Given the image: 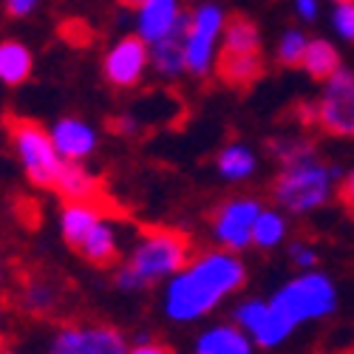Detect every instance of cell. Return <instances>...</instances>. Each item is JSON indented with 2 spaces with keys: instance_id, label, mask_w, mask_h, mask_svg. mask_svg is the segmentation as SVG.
Returning <instances> with one entry per match:
<instances>
[{
  "instance_id": "1",
  "label": "cell",
  "mask_w": 354,
  "mask_h": 354,
  "mask_svg": "<svg viewBox=\"0 0 354 354\" xmlns=\"http://www.w3.org/2000/svg\"><path fill=\"white\" fill-rule=\"evenodd\" d=\"M244 286V263L230 252H204L193 263H187L182 275H176L165 309L173 320L187 323L207 315L216 304H221L230 292Z\"/></svg>"
},
{
  "instance_id": "2",
  "label": "cell",
  "mask_w": 354,
  "mask_h": 354,
  "mask_svg": "<svg viewBox=\"0 0 354 354\" xmlns=\"http://www.w3.org/2000/svg\"><path fill=\"white\" fill-rule=\"evenodd\" d=\"M281 173L275 176L272 198L289 213H306L320 207L332 193L335 173L317 159V153L304 142H281Z\"/></svg>"
},
{
  "instance_id": "3",
  "label": "cell",
  "mask_w": 354,
  "mask_h": 354,
  "mask_svg": "<svg viewBox=\"0 0 354 354\" xmlns=\"http://www.w3.org/2000/svg\"><path fill=\"white\" fill-rule=\"evenodd\" d=\"M193 258L190 235L173 227H142L128 267L116 275L122 289H142L159 278L182 272Z\"/></svg>"
},
{
  "instance_id": "4",
  "label": "cell",
  "mask_w": 354,
  "mask_h": 354,
  "mask_svg": "<svg viewBox=\"0 0 354 354\" xmlns=\"http://www.w3.org/2000/svg\"><path fill=\"white\" fill-rule=\"evenodd\" d=\"M216 74L230 88H250L263 74V54L258 26L244 17L232 15L224 26L221 51L216 57Z\"/></svg>"
},
{
  "instance_id": "5",
  "label": "cell",
  "mask_w": 354,
  "mask_h": 354,
  "mask_svg": "<svg viewBox=\"0 0 354 354\" xmlns=\"http://www.w3.org/2000/svg\"><path fill=\"white\" fill-rule=\"evenodd\" d=\"M6 131L12 136L17 159L23 162L28 179L37 187H54L66 159L57 151L51 133L40 122L26 120V116H17V113L6 116Z\"/></svg>"
},
{
  "instance_id": "6",
  "label": "cell",
  "mask_w": 354,
  "mask_h": 354,
  "mask_svg": "<svg viewBox=\"0 0 354 354\" xmlns=\"http://www.w3.org/2000/svg\"><path fill=\"white\" fill-rule=\"evenodd\" d=\"M281 312H286L295 323L326 317L335 309V286L323 275H301L289 281L272 301Z\"/></svg>"
},
{
  "instance_id": "7",
  "label": "cell",
  "mask_w": 354,
  "mask_h": 354,
  "mask_svg": "<svg viewBox=\"0 0 354 354\" xmlns=\"http://www.w3.org/2000/svg\"><path fill=\"white\" fill-rule=\"evenodd\" d=\"M312 116L320 131L332 136H354V74L346 68H337L326 88L312 108Z\"/></svg>"
},
{
  "instance_id": "8",
  "label": "cell",
  "mask_w": 354,
  "mask_h": 354,
  "mask_svg": "<svg viewBox=\"0 0 354 354\" xmlns=\"http://www.w3.org/2000/svg\"><path fill=\"white\" fill-rule=\"evenodd\" d=\"M224 28V15L216 6H198L190 17V28H187V43H185V66L187 71L204 77L210 71L213 63V51H216V40Z\"/></svg>"
},
{
  "instance_id": "9",
  "label": "cell",
  "mask_w": 354,
  "mask_h": 354,
  "mask_svg": "<svg viewBox=\"0 0 354 354\" xmlns=\"http://www.w3.org/2000/svg\"><path fill=\"white\" fill-rule=\"evenodd\" d=\"M261 213L255 198H230L213 213V235L224 250H247L252 244V227Z\"/></svg>"
},
{
  "instance_id": "10",
  "label": "cell",
  "mask_w": 354,
  "mask_h": 354,
  "mask_svg": "<svg viewBox=\"0 0 354 354\" xmlns=\"http://www.w3.org/2000/svg\"><path fill=\"white\" fill-rule=\"evenodd\" d=\"M54 351L60 354H120L128 351L122 335L113 326H63L54 337Z\"/></svg>"
},
{
  "instance_id": "11",
  "label": "cell",
  "mask_w": 354,
  "mask_h": 354,
  "mask_svg": "<svg viewBox=\"0 0 354 354\" xmlns=\"http://www.w3.org/2000/svg\"><path fill=\"white\" fill-rule=\"evenodd\" d=\"M151 60V51H147L142 37H125L116 43L102 63V74L113 88H133L142 80V71Z\"/></svg>"
},
{
  "instance_id": "12",
  "label": "cell",
  "mask_w": 354,
  "mask_h": 354,
  "mask_svg": "<svg viewBox=\"0 0 354 354\" xmlns=\"http://www.w3.org/2000/svg\"><path fill=\"white\" fill-rule=\"evenodd\" d=\"M54 190L60 193L66 201H94V204H102V207H111L113 213H120L113 207V201L105 196L102 182L97 179V176L88 173L85 167H80V162H68V159L63 162Z\"/></svg>"
},
{
  "instance_id": "13",
  "label": "cell",
  "mask_w": 354,
  "mask_h": 354,
  "mask_svg": "<svg viewBox=\"0 0 354 354\" xmlns=\"http://www.w3.org/2000/svg\"><path fill=\"white\" fill-rule=\"evenodd\" d=\"M74 252L80 258H85L91 267H100V270H108V267H113V263L120 261V247H116L113 230L108 227V216L100 218L91 230L82 235L80 244L74 247Z\"/></svg>"
},
{
  "instance_id": "14",
  "label": "cell",
  "mask_w": 354,
  "mask_h": 354,
  "mask_svg": "<svg viewBox=\"0 0 354 354\" xmlns=\"http://www.w3.org/2000/svg\"><path fill=\"white\" fill-rule=\"evenodd\" d=\"M187 28H190V17L182 15V20L173 26V32L153 43L151 60H153V66H156V71H159L162 77H176V74H182V71L187 68V66H185Z\"/></svg>"
},
{
  "instance_id": "15",
  "label": "cell",
  "mask_w": 354,
  "mask_h": 354,
  "mask_svg": "<svg viewBox=\"0 0 354 354\" xmlns=\"http://www.w3.org/2000/svg\"><path fill=\"white\" fill-rule=\"evenodd\" d=\"M105 216H120V213H113L111 207H102V204H94V201H66L63 216H60V230H63L66 244L74 250L82 235Z\"/></svg>"
},
{
  "instance_id": "16",
  "label": "cell",
  "mask_w": 354,
  "mask_h": 354,
  "mask_svg": "<svg viewBox=\"0 0 354 354\" xmlns=\"http://www.w3.org/2000/svg\"><path fill=\"white\" fill-rule=\"evenodd\" d=\"M182 20L179 0H147L139 9V37L145 43H156L173 32V26Z\"/></svg>"
},
{
  "instance_id": "17",
  "label": "cell",
  "mask_w": 354,
  "mask_h": 354,
  "mask_svg": "<svg viewBox=\"0 0 354 354\" xmlns=\"http://www.w3.org/2000/svg\"><path fill=\"white\" fill-rule=\"evenodd\" d=\"M51 139L57 145V151H60V156L68 159V162L85 159L97 145L94 131L88 128L85 122H80V120H60L57 128L51 131Z\"/></svg>"
},
{
  "instance_id": "18",
  "label": "cell",
  "mask_w": 354,
  "mask_h": 354,
  "mask_svg": "<svg viewBox=\"0 0 354 354\" xmlns=\"http://www.w3.org/2000/svg\"><path fill=\"white\" fill-rule=\"evenodd\" d=\"M32 68H35V57L23 43L17 40L0 43V80L6 85H23L32 77Z\"/></svg>"
},
{
  "instance_id": "19",
  "label": "cell",
  "mask_w": 354,
  "mask_h": 354,
  "mask_svg": "<svg viewBox=\"0 0 354 354\" xmlns=\"http://www.w3.org/2000/svg\"><path fill=\"white\" fill-rule=\"evenodd\" d=\"M252 348L247 332L239 326H216L210 332H204L196 343V351L201 354H247Z\"/></svg>"
},
{
  "instance_id": "20",
  "label": "cell",
  "mask_w": 354,
  "mask_h": 354,
  "mask_svg": "<svg viewBox=\"0 0 354 354\" xmlns=\"http://www.w3.org/2000/svg\"><path fill=\"white\" fill-rule=\"evenodd\" d=\"M304 68H306L309 77L326 82L340 68V57H337L335 46L326 43V40H309L306 54H304Z\"/></svg>"
},
{
  "instance_id": "21",
  "label": "cell",
  "mask_w": 354,
  "mask_h": 354,
  "mask_svg": "<svg viewBox=\"0 0 354 354\" xmlns=\"http://www.w3.org/2000/svg\"><path fill=\"white\" fill-rule=\"evenodd\" d=\"M295 326H298V323H295L286 312H281L275 304H270V312H267V317H263L261 329L252 335V340H258V346H263V348H270V346L283 343L292 335Z\"/></svg>"
},
{
  "instance_id": "22",
  "label": "cell",
  "mask_w": 354,
  "mask_h": 354,
  "mask_svg": "<svg viewBox=\"0 0 354 354\" xmlns=\"http://www.w3.org/2000/svg\"><path fill=\"white\" fill-rule=\"evenodd\" d=\"M57 301H60V292L51 281H28L20 292V306L32 315H48Z\"/></svg>"
},
{
  "instance_id": "23",
  "label": "cell",
  "mask_w": 354,
  "mask_h": 354,
  "mask_svg": "<svg viewBox=\"0 0 354 354\" xmlns=\"http://www.w3.org/2000/svg\"><path fill=\"white\" fill-rule=\"evenodd\" d=\"M218 170H221L224 179L241 182V179H247V176H252L255 156L247 151L244 145H227L224 151L218 153Z\"/></svg>"
},
{
  "instance_id": "24",
  "label": "cell",
  "mask_w": 354,
  "mask_h": 354,
  "mask_svg": "<svg viewBox=\"0 0 354 354\" xmlns=\"http://www.w3.org/2000/svg\"><path fill=\"white\" fill-rule=\"evenodd\" d=\"M283 235H286V224L278 213H270V210L258 213L255 227H252V244H258L261 250H270V247L281 244Z\"/></svg>"
},
{
  "instance_id": "25",
  "label": "cell",
  "mask_w": 354,
  "mask_h": 354,
  "mask_svg": "<svg viewBox=\"0 0 354 354\" xmlns=\"http://www.w3.org/2000/svg\"><path fill=\"white\" fill-rule=\"evenodd\" d=\"M306 46H309V40L301 35V32H286L283 37H281V43H278V63H283V66H289V68H298V66H304V54H306Z\"/></svg>"
},
{
  "instance_id": "26",
  "label": "cell",
  "mask_w": 354,
  "mask_h": 354,
  "mask_svg": "<svg viewBox=\"0 0 354 354\" xmlns=\"http://www.w3.org/2000/svg\"><path fill=\"white\" fill-rule=\"evenodd\" d=\"M267 312H270V304L250 301V304H244L239 312H235V320H239V326L252 337L261 329V323H263V317H267Z\"/></svg>"
},
{
  "instance_id": "27",
  "label": "cell",
  "mask_w": 354,
  "mask_h": 354,
  "mask_svg": "<svg viewBox=\"0 0 354 354\" xmlns=\"http://www.w3.org/2000/svg\"><path fill=\"white\" fill-rule=\"evenodd\" d=\"M335 28H337V35H340L343 40L354 43V0H348V3H337Z\"/></svg>"
},
{
  "instance_id": "28",
  "label": "cell",
  "mask_w": 354,
  "mask_h": 354,
  "mask_svg": "<svg viewBox=\"0 0 354 354\" xmlns=\"http://www.w3.org/2000/svg\"><path fill=\"white\" fill-rule=\"evenodd\" d=\"M289 255H292V263L298 270H312L315 263H317V252L309 247V244H295L292 250H289Z\"/></svg>"
},
{
  "instance_id": "29",
  "label": "cell",
  "mask_w": 354,
  "mask_h": 354,
  "mask_svg": "<svg viewBox=\"0 0 354 354\" xmlns=\"http://www.w3.org/2000/svg\"><path fill=\"white\" fill-rule=\"evenodd\" d=\"M35 6H37V0H6V15L26 17V15H32Z\"/></svg>"
},
{
  "instance_id": "30",
  "label": "cell",
  "mask_w": 354,
  "mask_h": 354,
  "mask_svg": "<svg viewBox=\"0 0 354 354\" xmlns=\"http://www.w3.org/2000/svg\"><path fill=\"white\" fill-rule=\"evenodd\" d=\"M340 198H343V204H348V201H354V170L343 179V185H340Z\"/></svg>"
},
{
  "instance_id": "31",
  "label": "cell",
  "mask_w": 354,
  "mask_h": 354,
  "mask_svg": "<svg viewBox=\"0 0 354 354\" xmlns=\"http://www.w3.org/2000/svg\"><path fill=\"white\" fill-rule=\"evenodd\" d=\"M298 15L304 20H315L317 17V3L315 0H298Z\"/></svg>"
},
{
  "instance_id": "32",
  "label": "cell",
  "mask_w": 354,
  "mask_h": 354,
  "mask_svg": "<svg viewBox=\"0 0 354 354\" xmlns=\"http://www.w3.org/2000/svg\"><path fill=\"white\" fill-rule=\"evenodd\" d=\"M136 354H153V351H170L165 343H136L133 346Z\"/></svg>"
},
{
  "instance_id": "33",
  "label": "cell",
  "mask_w": 354,
  "mask_h": 354,
  "mask_svg": "<svg viewBox=\"0 0 354 354\" xmlns=\"http://www.w3.org/2000/svg\"><path fill=\"white\" fill-rule=\"evenodd\" d=\"M120 3H122V6H128V9H142V6L147 3V0H120Z\"/></svg>"
},
{
  "instance_id": "34",
  "label": "cell",
  "mask_w": 354,
  "mask_h": 354,
  "mask_svg": "<svg viewBox=\"0 0 354 354\" xmlns=\"http://www.w3.org/2000/svg\"><path fill=\"white\" fill-rule=\"evenodd\" d=\"M0 351H6V337L0 335Z\"/></svg>"
},
{
  "instance_id": "35",
  "label": "cell",
  "mask_w": 354,
  "mask_h": 354,
  "mask_svg": "<svg viewBox=\"0 0 354 354\" xmlns=\"http://www.w3.org/2000/svg\"><path fill=\"white\" fill-rule=\"evenodd\" d=\"M346 207H348V213H351V218H354V201H348V204H346Z\"/></svg>"
},
{
  "instance_id": "36",
  "label": "cell",
  "mask_w": 354,
  "mask_h": 354,
  "mask_svg": "<svg viewBox=\"0 0 354 354\" xmlns=\"http://www.w3.org/2000/svg\"><path fill=\"white\" fill-rule=\"evenodd\" d=\"M0 283H3V261H0Z\"/></svg>"
},
{
  "instance_id": "37",
  "label": "cell",
  "mask_w": 354,
  "mask_h": 354,
  "mask_svg": "<svg viewBox=\"0 0 354 354\" xmlns=\"http://www.w3.org/2000/svg\"><path fill=\"white\" fill-rule=\"evenodd\" d=\"M335 3H348V0H335Z\"/></svg>"
}]
</instances>
